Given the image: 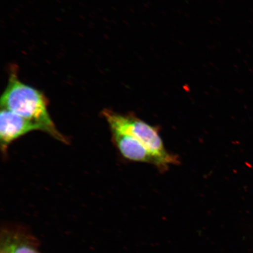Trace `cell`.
Segmentation results:
<instances>
[{"instance_id": "obj_1", "label": "cell", "mask_w": 253, "mask_h": 253, "mask_svg": "<svg viewBox=\"0 0 253 253\" xmlns=\"http://www.w3.org/2000/svg\"><path fill=\"white\" fill-rule=\"evenodd\" d=\"M1 108L23 117L39 126L41 131L67 144L69 140L57 129L47 111V100L39 90L25 84L12 74L1 98Z\"/></svg>"}, {"instance_id": "obj_2", "label": "cell", "mask_w": 253, "mask_h": 253, "mask_svg": "<svg viewBox=\"0 0 253 253\" xmlns=\"http://www.w3.org/2000/svg\"><path fill=\"white\" fill-rule=\"evenodd\" d=\"M103 115L110 128L126 132L140 141L156 158L161 170L165 171L170 166L179 164L178 157L166 149L158 126L148 124L132 113L122 115L104 110Z\"/></svg>"}, {"instance_id": "obj_3", "label": "cell", "mask_w": 253, "mask_h": 253, "mask_svg": "<svg viewBox=\"0 0 253 253\" xmlns=\"http://www.w3.org/2000/svg\"><path fill=\"white\" fill-rule=\"evenodd\" d=\"M40 130L39 126L7 109L0 112V142L2 151H7L12 141L28 132Z\"/></svg>"}, {"instance_id": "obj_4", "label": "cell", "mask_w": 253, "mask_h": 253, "mask_svg": "<svg viewBox=\"0 0 253 253\" xmlns=\"http://www.w3.org/2000/svg\"><path fill=\"white\" fill-rule=\"evenodd\" d=\"M112 141L126 159L134 162L153 164L158 167L156 158L140 141L126 132L111 128Z\"/></svg>"}, {"instance_id": "obj_5", "label": "cell", "mask_w": 253, "mask_h": 253, "mask_svg": "<svg viewBox=\"0 0 253 253\" xmlns=\"http://www.w3.org/2000/svg\"><path fill=\"white\" fill-rule=\"evenodd\" d=\"M1 245L8 249L9 253H39L33 243L19 236L5 235Z\"/></svg>"}, {"instance_id": "obj_6", "label": "cell", "mask_w": 253, "mask_h": 253, "mask_svg": "<svg viewBox=\"0 0 253 253\" xmlns=\"http://www.w3.org/2000/svg\"><path fill=\"white\" fill-rule=\"evenodd\" d=\"M1 253H9L8 249L4 245H1Z\"/></svg>"}]
</instances>
